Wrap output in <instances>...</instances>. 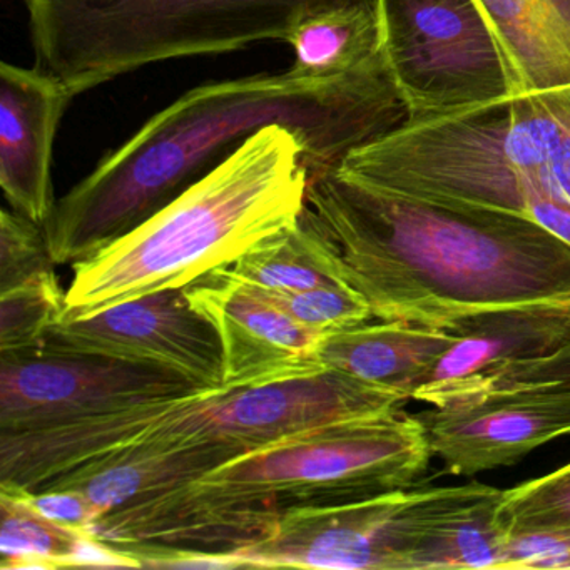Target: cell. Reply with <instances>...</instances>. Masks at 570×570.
<instances>
[{"instance_id":"cell-1","label":"cell","mask_w":570,"mask_h":570,"mask_svg":"<svg viewBox=\"0 0 570 570\" xmlns=\"http://www.w3.org/2000/svg\"><path fill=\"white\" fill-rule=\"evenodd\" d=\"M406 122L383 51L350 75H258L198 86L153 116L56 203L42 225L56 265L91 258L151 218L259 129L278 125L309 176Z\"/></svg>"},{"instance_id":"cell-2","label":"cell","mask_w":570,"mask_h":570,"mask_svg":"<svg viewBox=\"0 0 570 570\" xmlns=\"http://www.w3.org/2000/svg\"><path fill=\"white\" fill-rule=\"evenodd\" d=\"M303 213L373 318L459 335L493 313H570V245L525 216L405 198L336 166L309 176Z\"/></svg>"},{"instance_id":"cell-3","label":"cell","mask_w":570,"mask_h":570,"mask_svg":"<svg viewBox=\"0 0 570 570\" xmlns=\"http://www.w3.org/2000/svg\"><path fill=\"white\" fill-rule=\"evenodd\" d=\"M432 456L416 415L346 420L243 453L181 489L108 513L91 532L139 569H173L188 557L232 560L293 510L419 485Z\"/></svg>"},{"instance_id":"cell-4","label":"cell","mask_w":570,"mask_h":570,"mask_svg":"<svg viewBox=\"0 0 570 570\" xmlns=\"http://www.w3.org/2000/svg\"><path fill=\"white\" fill-rule=\"evenodd\" d=\"M308 185L296 136L278 125L259 129L138 228L76 263L62 320L185 288L233 265L299 222Z\"/></svg>"},{"instance_id":"cell-5","label":"cell","mask_w":570,"mask_h":570,"mask_svg":"<svg viewBox=\"0 0 570 570\" xmlns=\"http://www.w3.org/2000/svg\"><path fill=\"white\" fill-rule=\"evenodd\" d=\"M363 0H26L39 71L75 96L145 66L286 42L309 16Z\"/></svg>"},{"instance_id":"cell-6","label":"cell","mask_w":570,"mask_h":570,"mask_svg":"<svg viewBox=\"0 0 570 570\" xmlns=\"http://www.w3.org/2000/svg\"><path fill=\"white\" fill-rule=\"evenodd\" d=\"M502 492L480 482L419 483L338 505L293 510L268 537L229 559L256 569L426 570L440 540L492 510Z\"/></svg>"},{"instance_id":"cell-7","label":"cell","mask_w":570,"mask_h":570,"mask_svg":"<svg viewBox=\"0 0 570 570\" xmlns=\"http://www.w3.org/2000/svg\"><path fill=\"white\" fill-rule=\"evenodd\" d=\"M379 11L406 122L513 96L502 49L475 0H379Z\"/></svg>"},{"instance_id":"cell-8","label":"cell","mask_w":570,"mask_h":570,"mask_svg":"<svg viewBox=\"0 0 570 570\" xmlns=\"http://www.w3.org/2000/svg\"><path fill=\"white\" fill-rule=\"evenodd\" d=\"M405 402L392 390L320 368L193 393L135 443L219 442L252 452L320 426L395 412Z\"/></svg>"},{"instance_id":"cell-9","label":"cell","mask_w":570,"mask_h":570,"mask_svg":"<svg viewBox=\"0 0 570 570\" xmlns=\"http://www.w3.org/2000/svg\"><path fill=\"white\" fill-rule=\"evenodd\" d=\"M179 373L39 342L0 352V432L49 429L202 392Z\"/></svg>"},{"instance_id":"cell-10","label":"cell","mask_w":570,"mask_h":570,"mask_svg":"<svg viewBox=\"0 0 570 570\" xmlns=\"http://www.w3.org/2000/svg\"><path fill=\"white\" fill-rule=\"evenodd\" d=\"M45 342L179 373L199 389H225V353L212 320L186 288L149 293L85 318L61 320Z\"/></svg>"},{"instance_id":"cell-11","label":"cell","mask_w":570,"mask_h":570,"mask_svg":"<svg viewBox=\"0 0 570 570\" xmlns=\"http://www.w3.org/2000/svg\"><path fill=\"white\" fill-rule=\"evenodd\" d=\"M189 302L222 336L225 386H246L316 372L322 333L286 315L262 289L215 269L185 286Z\"/></svg>"},{"instance_id":"cell-12","label":"cell","mask_w":570,"mask_h":570,"mask_svg":"<svg viewBox=\"0 0 570 570\" xmlns=\"http://www.w3.org/2000/svg\"><path fill=\"white\" fill-rule=\"evenodd\" d=\"M416 416L445 472L470 476L513 465L537 446L570 435V392L433 406Z\"/></svg>"},{"instance_id":"cell-13","label":"cell","mask_w":570,"mask_h":570,"mask_svg":"<svg viewBox=\"0 0 570 570\" xmlns=\"http://www.w3.org/2000/svg\"><path fill=\"white\" fill-rule=\"evenodd\" d=\"M76 96L38 68L0 65V188L19 215L45 225L56 208L55 142Z\"/></svg>"},{"instance_id":"cell-14","label":"cell","mask_w":570,"mask_h":570,"mask_svg":"<svg viewBox=\"0 0 570 570\" xmlns=\"http://www.w3.org/2000/svg\"><path fill=\"white\" fill-rule=\"evenodd\" d=\"M243 453L238 446L219 442L135 443L79 466L39 492H81L102 519L181 489Z\"/></svg>"},{"instance_id":"cell-15","label":"cell","mask_w":570,"mask_h":570,"mask_svg":"<svg viewBox=\"0 0 570 570\" xmlns=\"http://www.w3.org/2000/svg\"><path fill=\"white\" fill-rule=\"evenodd\" d=\"M456 336L400 320H380L323 335L312 358L320 368L346 373L412 400Z\"/></svg>"},{"instance_id":"cell-16","label":"cell","mask_w":570,"mask_h":570,"mask_svg":"<svg viewBox=\"0 0 570 570\" xmlns=\"http://www.w3.org/2000/svg\"><path fill=\"white\" fill-rule=\"evenodd\" d=\"M489 21L513 96L570 86V0H475Z\"/></svg>"},{"instance_id":"cell-17","label":"cell","mask_w":570,"mask_h":570,"mask_svg":"<svg viewBox=\"0 0 570 570\" xmlns=\"http://www.w3.org/2000/svg\"><path fill=\"white\" fill-rule=\"evenodd\" d=\"M569 338L570 313L567 312L510 309L483 316L459 333L413 396L459 382L509 360L547 352Z\"/></svg>"},{"instance_id":"cell-18","label":"cell","mask_w":570,"mask_h":570,"mask_svg":"<svg viewBox=\"0 0 570 570\" xmlns=\"http://www.w3.org/2000/svg\"><path fill=\"white\" fill-rule=\"evenodd\" d=\"M0 569L62 567H135L129 557L96 539L92 532L52 522L26 499L0 489Z\"/></svg>"},{"instance_id":"cell-19","label":"cell","mask_w":570,"mask_h":570,"mask_svg":"<svg viewBox=\"0 0 570 570\" xmlns=\"http://www.w3.org/2000/svg\"><path fill=\"white\" fill-rule=\"evenodd\" d=\"M286 45L293 51L288 71L298 78L350 75L382 52L379 0H363L309 16L293 29Z\"/></svg>"},{"instance_id":"cell-20","label":"cell","mask_w":570,"mask_h":570,"mask_svg":"<svg viewBox=\"0 0 570 570\" xmlns=\"http://www.w3.org/2000/svg\"><path fill=\"white\" fill-rule=\"evenodd\" d=\"M223 272L268 293H295L325 285H345L330 249L305 213L293 228L265 239Z\"/></svg>"},{"instance_id":"cell-21","label":"cell","mask_w":570,"mask_h":570,"mask_svg":"<svg viewBox=\"0 0 570 570\" xmlns=\"http://www.w3.org/2000/svg\"><path fill=\"white\" fill-rule=\"evenodd\" d=\"M570 392V338L556 348L509 360L459 382L416 393L413 400L435 409L499 396Z\"/></svg>"},{"instance_id":"cell-22","label":"cell","mask_w":570,"mask_h":570,"mask_svg":"<svg viewBox=\"0 0 570 570\" xmlns=\"http://www.w3.org/2000/svg\"><path fill=\"white\" fill-rule=\"evenodd\" d=\"M65 309L66 293L55 272L0 293V352L38 345Z\"/></svg>"},{"instance_id":"cell-23","label":"cell","mask_w":570,"mask_h":570,"mask_svg":"<svg viewBox=\"0 0 570 570\" xmlns=\"http://www.w3.org/2000/svg\"><path fill=\"white\" fill-rule=\"evenodd\" d=\"M493 517L507 533L570 530V463L503 490Z\"/></svg>"},{"instance_id":"cell-24","label":"cell","mask_w":570,"mask_h":570,"mask_svg":"<svg viewBox=\"0 0 570 570\" xmlns=\"http://www.w3.org/2000/svg\"><path fill=\"white\" fill-rule=\"evenodd\" d=\"M263 293L299 325L322 335L373 318L368 303L346 285L316 286L295 293Z\"/></svg>"},{"instance_id":"cell-25","label":"cell","mask_w":570,"mask_h":570,"mask_svg":"<svg viewBox=\"0 0 570 570\" xmlns=\"http://www.w3.org/2000/svg\"><path fill=\"white\" fill-rule=\"evenodd\" d=\"M55 258L39 223L2 209L0 215V293L55 272Z\"/></svg>"},{"instance_id":"cell-26","label":"cell","mask_w":570,"mask_h":570,"mask_svg":"<svg viewBox=\"0 0 570 570\" xmlns=\"http://www.w3.org/2000/svg\"><path fill=\"white\" fill-rule=\"evenodd\" d=\"M570 530L507 533L499 570H569Z\"/></svg>"},{"instance_id":"cell-27","label":"cell","mask_w":570,"mask_h":570,"mask_svg":"<svg viewBox=\"0 0 570 570\" xmlns=\"http://www.w3.org/2000/svg\"><path fill=\"white\" fill-rule=\"evenodd\" d=\"M26 493V492H22ZM28 502L52 522L71 529L91 532L101 520L95 503L76 490H48V492L26 493Z\"/></svg>"}]
</instances>
